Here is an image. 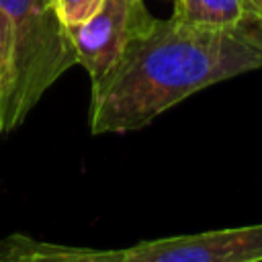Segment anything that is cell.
<instances>
[{"mask_svg":"<svg viewBox=\"0 0 262 262\" xmlns=\"http://www.w3.org/2000/svg\"><path fill=\"white\" fill-rule=\"evenodd\" d=\"M262 68V27H209L176 16L156 18L92 86L90 131L127 133L190 94Z\"/></svg>","mask_w":262,"mask_h":262,"instance_id":"6da1fadb","label":"cell"},{"mask_svg":"<svg viewBox=\"0 0 262 262\" xmlns=\"http://www.w3.org/2000/svg\"><path fill=\"white\" fill-rule=\"evenodd\" d=\"M76 63L53 0H0V133L18 129Z\"/></svg>","mask_w":262,"mask_h":262,"instance_id":"7a4b0ae2","label":"cell"},{"mask_svg":"<svg viewBox=\"0 0 262 262\" xmlns=\"http://www.w3.org/2000/svg\"><path fill=\"white\" fill-rule=\"evenodd\" d=\"M154 23L156 16L143 0H104L86 23L68 27L78 63L88 72L92 86L108 74L125 47L151 29Z\"/></svg>","mask_w":262,"mask_h":262,"instance_id":"3957f363","label":"cell"},{"mask_svg":"<svg viewBox=\"0 0 262 262\" xmlns=\"http://www.w3.org/2000/svg\"><path fill=\"white\" fill-rule=\"evenodd\" d=\"M125 262H262V223L145 239L125 248Z\"/></svg>","mask_w":262,"mask_h":262,"instance_id":"277c9868","label":"cell"},{"mask_svg":"<svg viewBox=\"0 0 262 262\" xmlns=\"http://www.w3.org/2000/svg\"><path fill=\"white\" fill-rule=\"evenodd\" d=\"M0 262H125V248H84L41 242L25 233L0 239Z\"/></svg>","mask_w":262,"mask_h":262,"instance_id":"5b68a950","label":"cell"},{"mask_svg":"<svg viewBox=\"0 0 262 262\" xmlns=\"http://www.w3.org/2000/svg\"><path fill=\"white\" fill-rule=\"evenodd\" d=\"M172 16L209 27H262V0H174Z\"/></svg>","mask_w":262,"mask_h":262,"instance_id":"8992f818","label":"cell"},{"mask_svg":"<svg viewBox=\"0 0 262 262\" xmlns=\"http://www.w3.org/2000/svg\"><path fill=\"white\" fill-rule=\"evenodd\" d=\"M104 0H53L57 16L66 27H78L98 12Z\"/></svg>","mask_w":262,"mask_h":262,"instance_id":"52a82bcc","label":"cell"}]
</instances>
